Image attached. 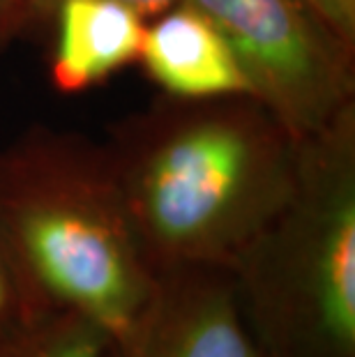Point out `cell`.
Masks as SVG:
<instances>
[{
	"label": "cell",
	"instance_id": "obj_1",
	"mask_svg": "<svg viewBox=\"0 0 355 357\" xmlns=\"http://www.w3.org/2000/svg\"><path fill=\"white\" fill-rule=\"evenodd\" d=\"M104 148L157 275L226 268L298 182L300 141L249 95L164 97L113 129Z\"/></svg>",
	"mask_w": 355,
	"mask_h": 357
},
{
	"label": "cell",
	"instance_id": "obj_2",
	"mask_svg": "<svg viewBox=\"0 0 355 357\" xmlns=\"http://www.w3.org/2000/svg\"><path fill=\"white\" fill-rule=\"evenodd\" d=\"M0 233L47 311L130 332L153 298L143 256L104 146L47 127L0 148Z\"/></svg>",
	"mask_w": 355,
	"mask_h": 357
},
{
	"label": "cell",
	"instance_id": "obj_3",
	"mask_svg": "<svg viewBox=\"0 0 355 357\" xmlns=\"http://www.w3.org/2000/svg\"><path fill=\"white\" fill-rule=\"evenodd\" d=\"M226 272L266 357H355V104L300 141L291 199Z\"/></svg>",
	"mask_w": 355,
	"mask_h": 357
},
{
	"label": "cell",
	"instance_id": "obj_4",
	"mask_svg": "<svg viewBox=\"0 0 355 357\" xmlns=\"http://www.w3.org/2000/svg\"><path fill=\"white\" fill-rule=\"evenodd\" d=\"M213 21L249 95L298 141L355 104V47L312 0H185Z\"/></svg>",
	"mask_w": 355,
	"mask_h": 357
},
{
	"label": "cell",
	"instance_id": "obj_5",
	"mask_svg": "<svg viewBox=\"0 0 355 357\" xmlns=\"http://www.w3.org/2000/svg\"><path fill=\"white\" fill-rule=\"evenodd\" d=\"M107 357H266L247 332L226 268L157 275L146 311Z\"/></svg>",
	"mask_w": 355,
	"mask_h": 357
},
{
	"label": "cell",
	"instance_id": "obj_6",
	"mask_svg": "<svg viewBox=\"0 0 355 357\" xmlns=\"http://www.w3.org/2000/svg\"><path fill=\"white\" fill-rule=\"evenodd\" d=\"M139 65L173 100L249 95V83L222 33L185 0L146 21Z\"/></svg>",
	"mask_w": 355,
	"mask_h": 357
},
{
	"label": "cell",
	"instance_id": "obj_7",
	"mask_svg": "<svg viewBox=\"0 0 355 357\" xmlns=\"http://www.w3.org/2000/svg\"><path fill=\"white\" fill-rule=\"evenodd\" d=\"M49 81L79 95L139 63L146 19L118 0H54Z\"/></svg>",
	"mask_w": 355,
	"mask_h": 357
},
{
	"label": "cell",
	"instance_id": "obj_8",
	"mask_svg": "<svg viewBox=\"0 0 355 357\" xmlns=\"http://www.w3.org/2000/svg\"><path fill=\"white\" fill-rule=\"evenodd\" d=\"M109 337L67 311H51L0 346V357H107Z\"/></svg>",
	"mask_w": 355,
	"mask_h": 357
},
{
	"label": "cell",
	"instance_id": "obj_9",
	"mask_svg": "<svg viewBox=\"0 0 355 357\" xmlns=\"http://www.w3.org/2000/svg\"><path fill=\"white\" fill-rule=\"evenodd\" d=\"M51 314L30 291L24 272L0 233V346L19 337L37 318Z\"/></svg>",
	"mask_w": 355,
	"mask_h": 357
},
{
	"label": "cell",
	"instance_id": "obj_10",
	"mask_svg": "<svg viewBox=\"0 0 355 357\" xmlns=\"http://www.w3.org/2000/svg\"><path fill=\"white\" fill-rule=\"evenodd\" d=\"M51 0H0V49L14 42L35 21L49 17Z\"/></svg>",
	"mask_w": 355,
	"mask_h": 357
},
{
	"label": "cell",
	"instance_id": "obj_11",
	"mask_svg": "<svg viewBox=\"0 0 355 357\" xmlns=\"http://www.w3.org/2000/svg\"><path fill=\"white\" fill-rule=\"evenodd\" d=\"M328 24L355 47V0H312Z\"/></svg>",
	"mask_w": 355,
	"mask_h": 357
},
{
	"label": "cell",
	"instance_id": "obj_12",
	"mask_svg": "<svg viewBox=\"0 0 355 357\" xmlns=\"http://www.w3.org/2000/svg\"><path fill=\"white\" fill-rule=\"evenodd\" d=\"M118 3L127 5L130 10L137 12L139 17L150 21L153 17H157V14H162V12L169 10V7L180 3V0H118ZM51 5H54V0H51Z\"/></svg>",
	"mask_w": 355,
	"mask_h": 357
}]
</instances>
